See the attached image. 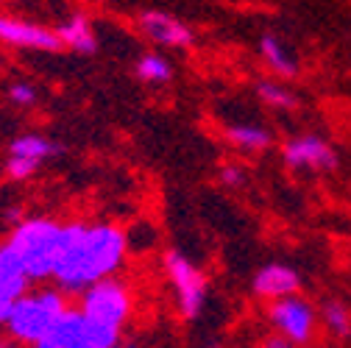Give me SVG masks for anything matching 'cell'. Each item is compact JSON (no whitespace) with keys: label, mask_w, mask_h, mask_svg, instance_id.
<instances>
[{"label":"cell","mask_w":351,"mask_h":348,"mask_svg":"<svg viewBox=\"0 0 351 348\" xmlns=\"http://www.w3.org/2000/svg\"><path fill=\"white\" fill-rule=\"evenodd\" d=\"M128 237L112 223H64L53 282L64 293H84L90 284L114 276L125 262Z\"/></svg>","instance_id":"6da1fadb"},{"label":"cell","mask_w":351,"mask_h":348,"mask_svg":"<svg viewBox=\"0 0 351 348\" xmlns=\"http://www.w3.org/2000/svg\"><path fill=\"white\" fill-rule=\"evenodd\" d=\"M64 312H67L64 290L59 287L28 290L14 301L9 318L3 321V329L9 340H14L17 345L34 348L39 340H45L51 334V329L62 321Z\"/></svg>","instance_id":"7a4b0ae2"},{"label":"cell","mask_w":351,"mask_h":348,"mask_svg":"<svg viewBox=\"0 0 351 348\" xmlns=\"http://www.w3.org/2000/svg\"><path fill=\"white\" fill-rule=\"evenodd\" d=\"M62 229L64 223L51 221V217H31L9 234L6 243L14 248L31 284L53 279V268L62 251Z\"/></svg>","instance_id":"3957f363"},{"label":"cell","mask_w":351,"mask_h":348,"mask_svg":"<svg viewBox=\"0 0 351 348\" xmlns=\"http://www.w3.org/2000/svg\"><path fill=\"white\" fill-rule=\"evenodd\" d=\"M131 307H134V295H131L128 284H123L114 276H106L90 284L84 293H78V310L86 318L112 323L117 329H123L125 321L131 318Z\"/></svg>","instance_id":"277c9868"},{"label":"cell","mask_w":351,"mask_h":348,"mask_svg":"<svg viewBox=\"0 0 351 348\" xmlns=\"http://www.w3.org/2000/svg\"><path fill=\"white\" fill-rule=\"evenodd\" d=\"M165 273L176 290V303L187 321H195L206 307V279L182 251L165 253Z\"/></svg>","instance_id":"5b68a950"},{"label":"cell","mask_w":351,"mask_h":348,"mask_svg":"<svg viewBox=\"0 0 351 348\" xmlns=\"http://www.w3.org/2000/svg\"><path fill=\"white\" fill-rule=\"evenodd\" d=\"M268 321H271V326H274L279 334H285L293 345H301V343H310V340H313L318 315H315V310H313L304 298H298V295H285V298H276V301L271 303Z\"/></svg>","instance_id":"8992f818"},{"label":"cell","mask_w":351,"mask_h":348,"mask_svg":"<svg viewBox=\"0 0 351 348\" xmlns=\"http://www.w3.org/2000/svg\"><path fill=\"white\" fill-rule=\"evenodd\" d=\"M0 42L12 48H28L42 53H56L62 48V39L53 28L17 20V17H3V14H0Z\"/></svg>","instance_id":"52a82bcc"},{"label":"cell","mask_w":351,"mask_h":348,"mask_svg":"<svg viewBox=\"0 0 351 348\" xmlns=\"http://www.w3.org/2000/svg\"><path fill=\"white\" fill-rule=\"evenodd\" d=\"M282 156L293 170H321L324 173V170H335L337 167L335 148L324 137H315V134H304V137L290 140L285 145Z\"/></svg>","instance_id":"ba28073f"},{"label":"cell","mask_w":351,"mask_h":348,"mask_svg":"<svg viewBox=\"0 0 351 348\" xmlns=\"http://www.w3.org/2000/svg\"><path fill=\"white\" fill-rule=\"evenodd\" d=\"M140 31L156 42L162 48H190L193 45V31L182 20H176L173 14L165 12H143L140 14Z\"/></svg>","instance_id":"9c48e42d"},{"label":"cell","mask_w":351,"mask_h":348,"mask_svg":"<svg viewBox=\"0 0 351 348\" xmlns=\"http://www.w3.org/2000/svg\"><path fill=\"white\" fill-rule=\"evenodd\" d=\"M254 293L259 298H285V295H295L298 287H301V279L298 273L290 268V265H282V262H271V265H262L256 273H254V282H251Z\"/></svg>","instance_id":"30bf717a"},{"label":"cell","mask_w":351,"mask_h":348,"mask_svg":"<svg viewBox=\"0 0 351 348\" xmlns=\"http://www.w3.org/2000/svg\"><path fill=\"white\" fill-rule=\"evenodd\" d=\"M34 348H95V345L90 343V337H86L84 312L67 307V312L51 329V334L45 340H39Z\"/></svg>","instance_id":"8fae6325"},{"label":"cell","mask_w":351,"mask_h":348,"mask_svg":"<svg viewBox=\"0 0 351 348\" xmlns=\"http://www.w3.org/2000/svg\"><path fill=\"white\" fill-rule=\"evenodd\" d=\"M59 39H62V48H70L75 53H95L98 48V39H95V31L90 25L84 14H73L67 17L59 28H56Z\"/></svg>","instance_id":"7c38bea8"},{"label":"cell","mask_w":351,"mask_h":348,"mask_svg":"<svg viewBox=\"0 0 351 348\" xmlns=\"http://www.w3.org/2000/svg\"><path fill=\"white\" fill-rule=\"evenodd\" d=\"M259 53H262V62H265L276 75L293 78L298 73V64H295L293 53L285 48V42L276 39L274 34H265V36L259 39Z\"/></svg>","instance_id":"4fadbf2b"},{"label":"cell","mask_w":351,"mask_h":348,"mask_svg":"<svg viewBox=\"0 0 351 348\" xmlns=\"http://www.w3.org/2000/svg\"><path fill=\"white\" fill-rule=\"evenodd\" d=\"M59 148L56 142H51L48 137H42V134H20L9 142V156H17V159H31L36 164L42 162H48L51 156H56Z\"/></svg>","instance_id":"5bb4252c"},{"label":"cell","mask_w":351,"mask_h":348,"mask_svg":"<svg viewBox=\"0 0 351 348\" xmlns=\"http://www.w3.org/2000/svg\"><path fill=\"white\" fill-rule=\"evenodd\" d=\"M226 140L240 148V151H265L271 145V132L262 125H251V123H240V125H229L226 128Z\"/></svg>","instance_id":"9a60e30c"},{"label":"cell","mask_w":351,"mask_h":348,"mask_svg":"<svg viewBox=\"0 0 351 348\" xmlns=\"http://www.w3.org/2000/svg\"><path fill=\"white\" fill-rule=\"evenodd\" d=\"M134 75L143 84H167L173 78V64L159 53H145L134 64Z\"/></svg>","instance_id":"2e32d148"},{"label":"cell","mask_w":351,"mask_h":348,"mask_svg":"<svg viewBox=\"0 0 351 348\" xmlns=\"http://www.w3.org/2000/svg\"><path fill=\"white\" fill-rule=\"evenodd\" d=\"M256 95H259L262 103L271 106V109H293L295 106V95L287 90L285 84H276V81L256 84Z\"/></svg>","instance_id":"e0dca14e"},{"label":"cell","mask_w":351,"mask_h":348,"mask_svg":"<svg viewBox=\"0 0 351 348\" xmlns=\"http://www.w3.org/2000/svg\"><path fill=\"white\" fill-rule=\"evenodd\" d=\"M321 321L335 337H348L351 334V312L343 307L340 301H329L326 303V307L321 310Z\"/></svg>","instance_id":"ac0fdd59"},{"label":"cell","mask_w":351,"mask_h":348,"mask_svg":"<svg viewBox=\"0 0 351 348\" xmlns=\"http://www.w3.org/2000/svg\"><path fill=\"white\" fill-rule=\"evenodd\" d=\"M84 326H86V337L95 348H117L120 345V329L95 318H86L84 315Z\"/></svg>","instance_id":"d6986e66"},{"label":"cell","mask_w":351,"mask_h":348,"mask_svg":"<svg viewBox=\"0 0 351 348\" xmlns=\"http://www.w3.org/2000/svg\"><path fill=\"white\" fill-rule=\"evenodd\" d=\"M42 164H36V162H31V159H17V156H9L6 159V176L9 179H14V182H25V179H31L34 173L39 170Z\"/></svg>","instance_id":"ffe728a7"},{"label":"cell","mask_w":351,"mask_h":348,"mask_svg":"<svg viewBox=\"0 0 351 348\" xmlns=\"http://www.w3.org/2000/svg\"><path fill=\"white\" fill-rule=\"evenodd\" d=\"M36 98H39V95H36V86L28 84V81H17V84L9 86V101H12L14 106H34Z\"/></svg>","instance_id":"44dd1931"},{"label":"cell","mask_w":351,"mask_h":348,"mask_svg":"<svg viewBox=\"0 0 351 348\" xmlns=\"http://www.w3.org/2000/svg\"><path fill=\"white\" fill-rule=\"evenodd\" d=\"M243 170L240 167H234V164H226L223 170H221V184L223 187H240L243 184Z\"/></svg>","instance_id":"7402d4cb"},{"label":"cell","mask_w":351,"mask_h":348,"mask_svg":"<svg viewBox=\"0 0 351 348\" xmlns=\"http://www.w3.org/2000/svg\"><path fill=\"white\" fill-rule=\"evenodd\" d=\"M14 295L12 293H6L3 287H0V326H3V321L9 318V312H12V307H14Z\"/></svg>","instance_id":"603a6c76"},{"label":"cell","mask_w":351,"mask_h":348,"mask_svg":"<svg viewBox=\"0 0 351 348\" xmlns=\"http://www.w3.org/2000/svg\"><path fill=\"white\" fill-rule=\"evenodd\" d=\"M262 348H293V343H290L285 334H279V332H276L274 337H268L265 343H262Z\"/></svg>","instance_id":"cb8c5ba5"},{"label":"cell","mask_w":351,"mask_h":348,"mask_svg":"<svg viewBox=\"0 0 351 348\" xmlns=\"http://www.w3.org/2000/svg\"><path fill=\"white\" fill-rule=\"evenodd\" d=\"M0 348H17L14 340H0Z\"/></svg>","instance_id":"d4e9b609"}]
</instances>
